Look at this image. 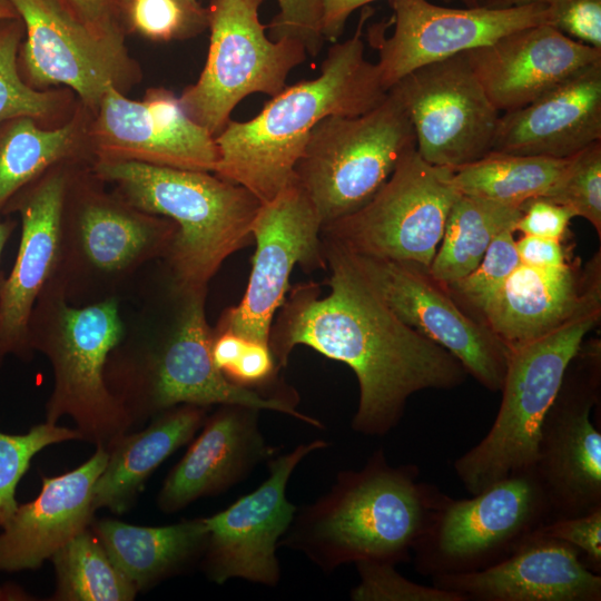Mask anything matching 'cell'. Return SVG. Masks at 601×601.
<instances>
[{
	"label": "cell",
	"instance_id": "cell-10",
	"mask_svg": "<svg viewBox=\"0 0 601 601\" xmlns=\"http://www.w3.org/2000/svg\"><path fill=\"white\" fill-rule=\"evenodd\" d=\"M551 521L535 469L513 474L471 499L441 491L413 550L415 570L433 577L484 570L514 553Z\"/></svg>",
	"mask_w": 601,
	"mask_h": 601
},
{
	"label": "cell",
	"instance_id": "cell-16",
	"mask_svg": "<svg viewBox=\"0 0 601 601\" xmlns=\"http://www.w3.org/2000/svg\"><path fill=\"white\" fill-rule=\"evenodd\" d=\"M391 88L406 109L415 149L428 164L453 169L491 151L501 112L476 78L466 51L422 66Z\"/></svg>",
	"mask_w": 601,
	"mask_h": 601
},
{
	"label": "cell",
	"instance_id": "cell-30",
	"mask_svg": "<svg viewBox=\"0 0 601 601\" xmlns=\"http://www.w3.org/2000/svg\"><path fill=\"white\" fill-rule=\"evenodd\" d=\"M109 558L145 590L201 559L208 539L205 518L165 526H139L105 519L90 524Z\"/></svg>",
	"mask_w": 601,
	"mask_h": 601
},
{
	"label": "cell",
	"instance_id": "cell-6",
	"mask_svg": "<svg viewBox=\"0 0 601 601\" xmlns=\"http://www.w3.org/2000/svg\"><path fill=\"white\" fill-rule=\"evenodd\" d=\"M176 231L173 220L145 213L115 193L91 162L76 164L66 185L51 279L76 306L120 298L141 268L167 256Z\"/></svg>",
	"mask_w": 601,
	"mask_h": 601
},
{
	"label": "cell",
	"instance_id": "cell-47",
	"mask_svg": "<svg viewBox=\"0 0 601 601\" xmlns=\"http://www.w3.org/2000/svg\"><path fill=\"white\" fill-rule=\"evenodd\" d=\"M376 0H321L322 2V33L325 40L337 42L343 35L346 21L357 8ZM452 2L454 0H442Z\"/></svg>",
	"mask_w": 601,
	"mask_h": 601
},
{
	"label": "cell",
	"instance_id": "cell-18",
	"mask_svg": "<svg viewBox=\"0 0 601 601\" xmlns=\"http://www.w3.org/2000/svg\"><path fill=\"white\" fill-rule=\"evenodd\" d=\"M327 446L326 441L314 440L276 454L267 461L268 476L257 489L205 518L208 539L201 569L208 580L217 584L231 579L272 588L278 584L276 550L297 510L286 496L288 480L306 456Z\"/></svg>",
	"mask_w": 601,
	"mask_h": 601
},
{
	"label": "cell",
	"instance_id": "cell-28",
	"mask_svg": "<svg viewBox=\"0 0 601 601\" xmlns=\"http://www.w3.org/2000/svg\"><path fill=\"white\" fill-rule=\"evenodd\" d=\"M207 408L179 404L154 416L146 428L117 439L107 449V464L95 484V510L126 512L150 474L203 426Z\"/></svg>",
	"mask_w": 601,
	"mask_h": 601
},
{
	"label": "cell",
	"instance_id": "cell-51",
	"mask_svg": "<svg viewBox=\"0 0 601 601\" xmlns=\"http://www.w3.org/2000/svg\"><path fill=\"white\" fill-rule=\"evenodd\" d=\"M28 595L19 588L0 587V600H28Z\"/></svg>",
	"mask_w": 601,
	"mask_h": 601
},
{
	"label": "cell",
	"instance_id": "cell-13",
	"mask_svg": "<svg viewBox=\"0 0 601 601\" xmlns=\"http://www.w3.org/2000/svg\"><path fill=\"white\" fill-rule=\"evenodd\" d=\"M601 345L582 343L540 428L535 471L551 521L601 508V433L591 420L600 403Z\"/></svg>",
	"mask_w": 601,
	"mask_h": 601
},
{
	"label": "cell",
	"instance_id": "cell-23",
	"mask_svg": "<svg viewBox=\"0 0 601 601\" xmlns=\"http://www.w3.org/2000/svg\"><path fill=\"white\" fill-rule=\"evenodd\" d=\"M464 601H600L601 575L572 545L538 532L505 560L481 571L432 578Z\"/></svg>",
	"mask_w": 601,
	"mask_h": 601
},
{
	"label": "cell",
	"instance_id": "cell-34",
	"mask_svg": "<svg viewBox=\"0 0 601 601\" xmlns=\"http://www.w3.org/2000/svg\"><path fill=\"white\" fill-rule=\"evenodd\" d=\"M24 37L21 19L0 20V124L31 117L47 127L65 122L78 99L67 88L37 90L28 86L18 69V51Z\"/></svg>",
	"mask_w": 601,
	"mask_h": 601
},
{
	"label": "cell",
	"instance_id": "cell-37",
	"mask_svg": "<svg viewBox=\"0 0 601 601\" xmlns=\"http://www.w3.org/2000/svg\"><path fill=\"white\" fill-rule=\"evenodd\" d=\"M542 198L588 220L601 238V140L569 157Z\"/></svg>",
	"mask_w": 601,
	"mask_h": 601
},
{
	"label": "cell",
	"instance_id": "cell-45",
	"mask_svg": "<svg viewBox=\"0 0 601 601\" xmlns=\"http://www.w3.org/2000/svg\"><path fill=\"white\" fill-rule=\"evenodd\" d=\"M277 370L268 345L246 341L238 359L225 376L237 385L254 388L265 385Z\"/></svg>",
	"mask_w": 601,
	"mask_h": 601
},
{
	"label": "cell",
	"instance_id": "cell-50",
	"mask_svg": "<svg viewBox=\"0 0 601 601\" xmlns=\"http://www.w3.org/2000/svg\"><path fill=\"white\" fill-rule=\"evenodd\" d=\"M18 227V221L16 219L10 218L9 216L2 217L0 219V262L2 257V253L6 248V245L13 234V231ZM3 275L0 273V283Z\"/></svg>",
	"mask_w": 601,
	"mask_h": 601
},
{
	"label": "cell",
	"instance_id": "cell-19",
	"mask_svg": "<svg viewBox=\"0 0 601 601\" xmlns=\"http://www.w3.org/2000/svg\"><path fill=\"white\" fill-rule=\"evenodd\" d=\"M394 31L388 23L368 29V40L378 51L381 80L390 90L411 71L455 55L490 45L513 31L548 23L546 6L533 2L506 9L442 7L427 0H388Z\"/></svg>",
	"mask_w": 601,
	"mask_h": 601
},
{
	"label": "cell",
	"instance_id": "cell-1",
	"mask_svg": "<svg viewBox=\"0 0 601 601\" xmlns=\"http://www.w3.org/2000/svg\"><path fill=\"white\" fill-rule=\"evenodd\" d=\"M322 238L331 292L321 297L316 284L294 287L268 345L277 368L286 366L297 345L348 365L359 387L352 428L384 436L398 424L413 394L455 388L467 373L450 352L393 314L344 252Z\"/></svg>",
	"mask_w": 601,
	"mask_h": 601
},
{
	"label": "cell",
	"instance_id": "cell-40",
	"mask_svg": "<svg viewBox=\"0 0 601 601\" xmlns=\"http://www.w3.org/2000/svg\"><path fill=\"white\" fill-rule=\"evenodd\" d=\"M279 12L267 29L272 40L294 39L302 42L312 57L325 41L322 33L321 0H277Z\"/></svg>",
	"mask_w": 601,
	"mask_h": 601
},
{
	"label": "cell",
	"instance_id": "cell-2",
	"mask_svg": "<svg viewBox=\"0 0 601 601\" xmlns=\"http://www.w3.org/2000/svg\"><path fill=\"white\" fill-rule=\"evenodd\" d=\"M110 352L105 380L132 426L179 404H238L323 424L297 410L292 392L264 393L230 382L214 364L213 329L205 315L207 287L176 283L165 273Z\"/></svg>",
	"mask_w": 601,
	"mask_h": 601
},
{
	"label": "cell",
	"instance_id": "cell-24",
	"mask_svg": "<svg viewBox=\"0 0 601 601\" xmlns=\"http://www.w3.org/2000/svg\"><path fill=\"white\" fill-rule=\"evenodd\" d=\"M258 408L220 404L166 477L158 508L173 513L194 501L227 491L259 463L277 454L259 428Z\"/></svg>",
	"mask_w": 601,
	"mask_h": 601
},
{
	"label": "cell",
	"instance_id": "cell-21",
	"mask_svg": "<svg viewBox=\"0 0 601 601\" xmlns=\"http://www.w3.org/2000/svg\"><path fill=\"white\" fill-rule=\"evenodd\" d=\"M58 165L22 188L3 217L17 214L21 235L13 266L0 283V370L8 356L30 359L28 324L42 289L52 278L60 252V224L70 169Z\"/></svg>",
	"mask_w": 601,
	"mask_h": 601
},
{
	"label": "cell",
	"instance_id": "cell-44",
	"mask_svg": "<svg viewBox=\"0 0 601 601\" xmlns=\"http://www.w3.org/2000/svg\"><path fill=\"white\" fill-rule=\"evenodd\" d=\"M521 217L515 224V231L561 240L574 217L569 208L542 197L525 201L521 206Z\"/></svg>",
	"mask_w": 601,
	"mask_h": 601
},
{
	"label": "cell",
	"instance_id": "cell-41",
	"mask_svg": "<svg viewBox=\"0 0 601 601\" xmlns=\"http://www.w3.org/2000/svg\"><path fill=\"white\" fill-rule=\"evenodd\" d=\"M538 533L572 545L588 569L601 573V508L583 515L549 521Z\"/></svg>",
	"mask_w": 601,
	"mask_h": 601
},
{
	"label": "cell",
	"instance_id": "cell-38",
	"mask_svg": "<svg viewBox=\"0 0 601 601\" xmlns=\"http://www.w3.org/2000/svg\"><path fill=\"white\" fill-rule=\"evenodd\" d=\"M514 233L513 228L501 231L487 247L480 264L461 280L446 287L463 309L474 317L521 264Z\"/></svg>",
	"mask_w": 601,
	"mask_h": 601
},
{
	"label": "cell",
	"instance_id": "cell-22",
	"mask_svg": "<svg viewBox=\"0 0 601 601\" xmlns=\"http://www.w3.org/2000/svg\"><path fill=\"white\" fill-rule=\"evenodd\" d=\"M466 56L489 99L500 112H506L601 60V49L543 23L513 31Z\"/></svg>",
	"mask_w": 601,
	"mask_h": 601
},
{
	"label": "cell",
	"instance_id": "cell-46",
	"mask_svg": "<svg viewBox=\"0 0 601 601\" xmlns=\"http://www.w3.org/2000/svg\"><path fill=\"white\" fill-rule=\"evenodd\" d=\"M515 244L521 264L539 268H560L569 263L561 239L523 235Z\"/></svg>",
	"mask_w": 601,
	"mask_h": 601
},
{
	"label": "cell",
	"instance_id": "cell-53",
	"mask_svg": "<svg viewBox=\"0 0 601 601\" xmlns=\"http://www.w3.org/2000/svg\"><path fill=\"white\" fill-rule=\"evenodd\" d=\"M466 7H473L472 6V0H462Z\"/></svg>",
	"mask_w": 601,
	"mask_h": 601
},
{
	"label": "cell",
	"instance_id": "cell-12",
	"mask_svg": "<svg viewBox=\"0 0 601 601\" xmlns=\"http://www.w3.org/2000/svg\"><path fill=\"white\" fill-rule=\"evenodd\" d=\"M451 176L452 168L431 165L413 149L370 201L321 234L352 254L428 269L461 195Z\"/></svg>",
	"mask_w": 601,
	"mask_h": 601
},
{
	"label": "cell",
	"instance_id": "cell-11",
	"mask_svg": "<svg viewBox=\"0 0 601 601\" xmlns=\"http://www.w3.org/2000/svg\"><path fill=\"white\" fill-rule=\"evenodd\" d=\"M263 0H210L207 59L197 81L179 96L186 114L211 136L219 135L234 108L252 93L272 97L289 72L305 61V46L272 40L259 20Z\"/></svg>",
	"mask_w": 601,
	"mask_h": 601
},
{
	"label": "cell",
	"instance_id": "cell-15",
	"mask_svg": "<svg viewBox=\"0 0 601 601\" xmlns=\"http://www.w3.org/2000/svg\"><path fill=\"white\" fill-rule=\"evenodd\" d=\"M341 249L371 289L403 323L450 352L467 375L486 390L501 391L509 349L482 322L463 309L428 269Z\"/></svg>",
	"mask_w": 601,
	"mask_h": 601
},
{
	"label": "cell",
	"instance_id": "cell-26",
	"mask_svg": "<svg viewBox=\"0 0 601 601\" xmlns=\"http://www.w3.org/2000/svg\"><path fill=\"white\" fill-rule=\"evenodd\" d=\"M108 461V451L95 454L59 476H42L38 496L18 505L0 532V571L35 570L73 536L88 529L95 513L93 489Z\"/></svg>",
	"mask_w": 601,
	"mask_h": 601
},
{
	"label": "cell",
	"instance_id": "cell-35",
	"mask_svg": "<svg viewBox=\"0 0 601 601\" xmlns=\"http://www.w3.org/2000/svg\"><path fill=\"white\" fill-rule=\"evenodd\" d=\"M126 35L154 42L187 40L208 28V10L198 0H119Z\"/></svg>",
	"mask_w": 601,
	"mask_h": 601
},
{
	"label": "cell",
	"instance_id": "cell-17",
	"mask_svg": "<svg viewBox=\"0 0 601 601\" xmlns=\"http://www.w3.org/2000/svg\"><path fill=\"white\" fill-rule=\"evenodd\" d=\"M321 233L314 206L293 179L270 201L262 204L252 225L256 250L247 288L238 305L225 311L215 329L268 345L272 322L285 302L294 267L313 270L326 265Z\"/></svg>",
	"mask_w": 601,
	"mask_h": 601
},
{
	"label": "cell",
	"instance_id": "cell-4",
	"mask_svg": "<svg viewBox=\"0 0 601 601\" xmlns=\"http://www.w3.org/2000/svg\"><path fill=\"white\" fill-rule=\"evenodd\" d=\"M440 490L415 464L393 466L377 449L359 470L338 472L328 492L297 508L279 540L325 572L359 561L407 562Z\"/></svg>",
	"mask_w": 601,
	"mask_h": 601
},
{
	"label": "cell",
	"instance_id": "cell-39",
	"mask_svg": "<svg viewBox=\"0 0 601 601\" xmlns=\"http://www.w3.org/2000/svg\"><path fill=\"white\" fill-rule=\"evenodd\" d=\"M355 565L359 582L349 593L354 601H464L456 592L406 579L392 563L359 561Z\"/></svg>",
	"mask_w": 601,
	"mask_h": 601
},
{
	"label": "cell",
	"instance_id": "cell-42",
	"mask_svg": "<svg viewBox=\"0 0 601 601\" xmlns=\"http://www.w3.org/2000/svg\"><path fill=\"white\" fill-rule=\"evenodd\" d=\"M549 24L568 37L601 49V0H540Z\"/></svg>",
	"mask_w": 601,
	"mask_h": 601
},
{
	"label": "cell",
	"instance_id": "cell-25",
	"mask_svg": "<svg viewBox=\"0 0 601 601\" xmlns=\"http://www.w3.org/2000/svg\"><path fill=\"white\" fill-rule=\"evenodd\" d=\"M601 140V60L500 115L491 151L565 159Z\"/></svg>",
	"mask_w": 601,
	"mask_h": 601
},
{
	"label": "cell",
	"instance_id": "cell-29",
	"mask_svg": "<svg viewBox=\"0 0 601 601\" xmlns=\"http://www.w3.org/2000/svg\"><path fill=\"white\" fill-rule=\"evenodd\" d=\"M92 112L78 101L61 125L47 127L31 117L0 124V219L22 188L66 162H92L89 125Z\"/></svg>",
	"mask_w": 601,
	"mask_h": 601
},
{
	"label": "cell",
	"instance_id": "cell-3",
	"mask_svg": "<svg viewBox=\"0 0 601 601\" xmlns=\"http://www.w3.org/2000/svg\"><path fill=\"white\" fill-rule=\"evenodd\" d=\"M373 9L365 6L356 32L333 42L312 80L285 87L250 120H229L215 137L214 174L240 185L262 204L293 179L312 129L328 116L355 117L377 107L387 91L376 63L365 58L362 30Z\"/></svg>",
	"mask_w": 601,
	"mask_h": 601
},
{
	"label": "cell",
	"instance_id": "cell-9",
	"mask_svg": "<svg viewBox=\"0 0 601 601\" xmlns=\"http://www.w3.org/2000/svg\"><path fill=\"white\" fill-rule=\"evenodd\" d=\"M415 146L406 109L391 88L366 114L322 119L309 132L293 180L311 200L323 227L370 201Z\"/></svg>",
	"mask_w": 601,
	"mask_h": 601
},
{
	"label": "cell",
	"instance_id": "cell-20",
	"mask_svg": "<svg viewBox=\"0 0 601 601\" xmlns=\"http://www.w3.org/2000/svg\"><path fill=\"white\" fill-rule=\"evenodd\" d=\"M93 160L135 161L213 173L215 137L184 110L179 97L158 87L134 100L110 87L89 125Z\"/></svg>",
	"mask_w": 601,
	"mask_h": 601
},
{
	"label": "cell",
	"instance_id": "cell-43",
	"mask_svg": "<svg viewBox=\"0 0 601 601\" xmlns=\"http://www.w3.org/2000/svg\"><path fill=\"white\" fill-rule=\"evenodd\" d=\"M96 37L118 48L126 47V32L120 23L119 0H58Z\"/></svg>",
	"mask_w": 601,
	"mask_h": 601
},
{
	"label": "cell",
	"instance_id": "cell-48",
	"mask_svg": "<svg viewBox=\"0 0 601 601\" xmlns=\"http://www.w3.org/2000/svg\"><path fill=\"white\" fill-rule=\"evenodd\" d=\"M245 344L246 339L228 331L213 329L211 357L224 375L234 366Z\"/></svg>",
	"mask_w": 601,
	"mask_h": 601
},
{
	"label": "cell",
	"instance_id": "cell-31",
	"mask_svg": "<svg viewBox=\"0 0 601 601\" xmlns=\"http://www.w3.org/2000/svg\"><path fill=\"white\" fill-rule=\"evenodd\" d=\"M521 214L519 207L460 195L450 209L430 275L445 288L461 280L480 264L501 231L515 228Z\"/></svg>",
	"mask_w": 601,
	"mask_h": 601
},
{
	"label": "cell",
	"instance_id": "cell-8",
	"mask_svg": "<svg viewBox=\"0 0 601 601\" xmlns=\"http://www.w3.org/2000/svg\"><path fill=\"white\" fill-rule=\"evenodd\" d=\"M124 329L120 298L76 306L53 279L39 295L28 324L31 352L45 355L53 373L46 421L57 424L67 415L82 440L106 450L132 427L105 380L108 356Z\"/></svg>",
	"mask_w": 601,
	"mask_h": 601
},
{
	"label": "cell",
	"instance_id": "cell-33",
	"mask_svg": "<svg viewBox=\"0 0 601 601\" xmlns=\"http://www.w3.org/2000/svg\"><path fill=\"white\" fill-rule=\"evenodd\" d=\"M59 601H130L138 590L118 569L89 526L52 556Z\"/></svg>",
	"mask_w": 601,
	"mask_h": 601
},
{
	"label": "cell",
	"instance_id": "cell-36",
	"mask_svg": "<svg viewBox=\"0 0 601 601\" xmlns=\"http://www.w3.org/2000/svg\"><path fill=\"white\" fill-rule=\"evenodd\" d=\"M71 440H82L77 428L45 422L26 434L0 432V528H3L18 508L16 490L27 472L31 459L42 449Z\"/></svg>",
	"mask_w": 601,
	"mask_h": 601
},
{
	"label": "cell",
	"instance_id": "cell-52",
	"mask_svg": "<svg viewBox=\"0 0 601 601\" xmlns=\"http://www.w3.org/2000/svg\"><path fill=\"white\" fill-rule=\"evenodd\" d=\"M18 13L16 12L12 4L9 2V0H0V20L3 19H12L18 18Z\"/></svg>",
	"mask_w": 601,
	"mask_h": 601
},
{
	"label": "cell",
	"instance_id": "cell-27",
	"mask_svg": "<svg viewBox=\"0 0 601 601\" xmlns=\"http://www.w3.org/2000/svg\"><path fill=\"white\" fill-rule=\"evenodd\" d=\"M587 269L520 264L475 316L510 351L550 333L581 302Z\"/></svg>",
	"mask_w": 601,
	"mask_h": 601
},
{
	"label": "cell",
	"instance_id": "cell-5",
	"mask_svg": "<svg viewBox=\"0 0 601 601\" xmlns=\"http://www.w3.org/2000/svg\"><path fill=\"white\" fill-rule=\"evenodd\" d=\"M91 169L130 205L175 223L162 260L178 284L207 287L224 260L253 238L262 201L214 173L116 160H93Z\"/></svg>",
	"mask_w": 601,
	"mask_h": 601
},
{
	"label": "cell",
	"instance_id": "cell-7",
	"mask_svg": "<svg viewBox=\"0 0 601 601\" xmlns=\"http://www.w3.org/2000/svg\"><path fill=\"white\" fill-rule=\"evenodd\" d=\"M573 314L550 333L509 352L502 402L485 436L459 456L453 469L462 485L477 494L521 472L535 469L543 417L585 335L601 317V269L588 270Z\"/></svg>",
	"mask_w": 601,
	"mask_h": 601
},
{
	"label": "cell",
	"instance_id": "cell-32",
	"mask_svg": "<svg viewBox=\"0 0 601 601\" xmlns=\"http://www.w3.org/2000/svg\"><path fill=\"white\" fill-rule=\"evenodd\" d=\"M566 159L490 151L453 168L451 178L461 195L521 208L546 194Z\"/></svg>",
	"mask_w": 601,
	"mask_h": 601
},
{
	"label": "cell",
	"instance_id": "cell-49",
	"mask_svg": "<svg viewBox=\"0 0 601 601\" xmlns=\"http://www.w3.org/2000/svg\"><path fill=\"white\" fill-rule=\"evenodd\" d=\"M538 1L540 0H472V6L489 9H506L525 6Z\"/></svg>",
	"mask_w": 601,
	"mask_h": 601
},
{
	"label": "cell",
	"instance_id": "cell-14",
	"mask_svg": "<svg viewBox=\"0 0 601 601\" xmlns=\"http://www.w3.org/2000/svg\"><path fill=\"white\" fill-rule=\"evenodd\" d=\"M9 2L24 27L18 69L33 89L67 88L93 114L110 87L126 93L140 80L127 48L96 37L58 0Z\"/></svg>",
	"mask_w": 601,
	"mask_h": 601
}]
</instances>
